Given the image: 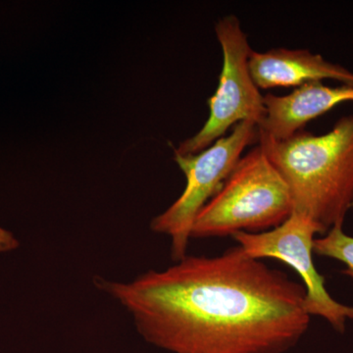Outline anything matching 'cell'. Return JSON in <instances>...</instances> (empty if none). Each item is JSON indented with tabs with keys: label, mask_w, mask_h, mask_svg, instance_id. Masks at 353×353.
Returning <instances> with one entry per match:
<instances>
[{
	"label": "cell",
	"mask_w": 353,
	"mask_h": 353,
	"mask_svg": "<svg viewBox=\"0 0 353 353\" xmlns=\"http://www.w3.org/2000/svg\"><path fill=\"white\" fill-rule=\"evenodd\" d=\"M95 284L146 341L173 353H285L310 324L304 285L239 245L214 257L187 255L131 282Z\"/></svg>",
	"instance_id": "obj_1"
},
{
	"label": "cell",
	"mask_w": 353,
	"mask_h": 353,
	"mask_svg": "<svg viewBox=\"0 0 353 353\" xmlns=\"http://www.w3.org/2000/svg\"><path fill=\"white\" fill-rule=\"evenodd\" d=\"M259 143L289 188L294 212L328 233L353 208V114L327 134L301 130L285 139L259 134Z\"/></svg>",
	"instance_id": "obj_2"
},
{
	"label": "cell",
	"mask_w": 353,
	"mask_h": 353,
	"mask_svg": "<svg viewBox=\"0 0 353 353\" xmlns=\"http://www.w3.org/2000/svg\"><path fill=\"white\" fill-rule=\"evenodd\" d=\"M294 212L289 188L261 145L241 157L219 192L201 208L192 238L262 233Z\"/></svg>",
	"instance_id": "obj_3"
},
{
	"label": "cell",
	"mask_w": 353,
	"mask_h": 353,
	"mask_svg": "<svg viewBox=\"0 0 353 353\" xmlns=\"http://www.w3.org/2000/svg\"><path fill=\"white\" fill-rule=\"evenodd\" d=\"M259 141V128L243 121L206 150L196 154L175 153V161L187 179L183 194L162 214L153 218L150 228L171 239V255L179 262L187 256L192 229L201 208L219 192L223 183L248 145Z\"/></svg>",
	"instance_id": "obj_4"
},
{
	"label": "cell",
	"mask_w": 353,
	"mask_h": 353,
	"mask_svg": "<svg viewBox=\"0 0 353 353\" xmlns=\"http://www.w3.org/2000/svg\"><path fill=\"white\" fill-rule=\"evenodd\" d=\"M215 32L223 52L219 85L208 99L205 124L196 134L180 143L176 154H196L239 123L252 121L259 128L266 116L263 95L250 74L248 60L252 50L240 20L234 15L225 16L218 21Z\"/></svg>",
	"instance_id": "obj_5"
},
{
	"label": "cell",
	"mask_w": 353,
	"mask_h": 353,
	"mask_svg": "<svg viewBox=\"0 0 353 353\" xmlns=\"http://www.w3.org/2000/svg\"><path fill=\"white\" fill-rule=\"evenodd\" d=\"M319 229L312 221L292 212L283 224L269 231L240 232L232 236L248 256L281 260L296 270L305 288L306 312L324 318L336 331L343 333L345 321L353 320V307L334 301L325 287V278L316 270L313 241Z\"/></svg>",
	"instance_id": "obj_6"
},
{
	"label": "cell",
	"mask_w": 353,
	"mask_h": 353,
	"mask_svg": "<svg viewBox=\"0 0 353 353\" xmlns=\"http://www.w3.org/2000/svg\"><path fill=\"white\" fill-rule=\"evenodd\" d=\"M263 101L266 116L259 127V134L273 139H285L339 104L353 101V85L328 87L321 82L308 83L290 94L265 95Z\"/></svg>",
	"instance_id": "obj_7"
},
{
	"label": "cell",
	"mask_w": 353,
	"mask_h": 353,
	"mask_svg": "<svg viewBox=\"0 0 353 353\" xmlns=\"http://www.w3.org/2000/svg\"><path fill=\"white\" fill-rule=\"evenodd\" d=\"M248 65L259 90L299 88L322 80H334L343 85H353V72L327 61L322 55L308 50L282 48L264 52L252 50Z\"/></svg>",
	"instance_id": "obj_8"
},
{
	"label": "cell",
	"mask_w": 353,
	"mask_h": 353,
	"mask_svg": "<svg viewBox=\"0 0 353 353\" xmlns=\"http://www.w3.org/2000/svg\"><path fill=\"white\" fill-rule=\"evenodd\" d=\"M313 253L343 262L347 269L343 273L353 279V238L343 233V225H336L326 236L315 239Z\"/></svg>",
	"instance_id": "obj_9"
},
{
	"label": "cell",
	"mask_w": 353,
	"mask_h": 353,
	"mask_svg": "<svg viewBox=\"0 0 353 353\" xmlns=\"http://www.w3.org/2000/svg\"><path fill=\"white\" fill-rule=\"evenodd\" d=\"M18 246V241L12 234L0 228V252H9L15 250Z\"/></svg>",
	"instance_id": "obj_10"
}]
</instances>
